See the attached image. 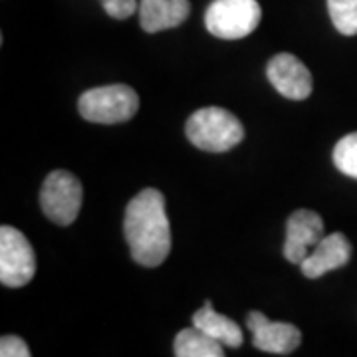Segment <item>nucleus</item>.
<instances>
[{
	"instance_id": "1",
	"label": "nucleus",
	"mask_w": 357,
	"mask_h": 357,
	"mask_svg": "<svg viewBox=\"0 0 357 357\" xmlns=\"http://www.w3.org/2000/svg\"><path fill=\"white\" fill-rule=\"evenodd\" d=\"M123 234L131 258L137 264L155 268L165 262L171 252V227L163 192L149 187L129 201L123 217Z\"/></svg>"
},
{
	"instance_id": "2",
	"label": "nucleus",
	"mask_w": 357,
	"mask_h": 357,
	"mask_svg": "<svg viewBox=\"0 0 357 357\" xmlns=\"http://www.w3.org/2000/svg\"><path fill=\"white\" fill-rule=\"evenodd\" d=\"M187 139L208 153H225L244 139L243 123L222 107L197 109L185 126Z\"/></svg>"
},
{
	"instance_id": "3",
	"label": "nucleus",
	"mask_w": 357,
	"mask_h": 357,
	"mask_svg": "<svg viewBox=\"0 0 357 357\" xmlns=\"http://www.w3.org/2000/svg\"><path fill=\"white\" fill-rule=\"evenodd\" d=\"M77 109L82 117L91 123H103V126L123 123L137 114L139 96L135 89L123 84L102 86L84 91L77 102Z\"/></svg>"
},
{
	"instance_id": "4",
	"label": "nucleus",
	"mask_w": 357,
	"mask_h": 357,
	"mask_svg": "<svg viewBox=\"0 0 357 357\" xmlns=\"http://www.w3.org/2000/svg\"><path fill=\"white\" fill-rule=\"evenodd\" d=\"M262 20V8L256 0H215L206 13V30L222 40H238L252 34Z\"/></svg>"
},
{
	"instance_id": "5",
	"label": "nucleus",
	"mask_w": 357,
	"mask_h": 357,
	"mask_svg": "<svg viewBox=\"0 0 357 357\" xmlns=\"http://www.w3.org/2000/svg\"><path fill=\"white\" fill-rule=\"evenodd\" d=\"M84 189L76 175L70 171H52L40 189V206L52 222L68 227L79 215Z\"/></svg>"
},
{
	"instance_id": "6",
	"label": "nucleus",
	"mask_w": 357,
	"mask_h": 357,
	"mask_svg": "<svg viewBox=\"0 0 357 357\" xmlns=\"http://www.w3.org/2000/svg\"><path fill=\"white\" fill-rule=\"evenodd\" d=\"M36 274L34 248L14 227L0 229V282L8 288H22Z\"/></svg>"
},
{
	"instance_id": "7",
	"label": "nucleus",
	"mask_w": 357,
	"mask_h": 357,
	"mask_svg": "<svg viewBox=\"0 0 357 357\" xmlns=\"http://www.w3.org/2000/svg\"><path fill=\"white\" fill-rule=\"evenodd\" d=\"M321 238H324V220L318 213L310 208L294 211L286 225V243H284L286 260L300 266Z\"/></svg>"
},
{
	"instance_id": "8",
	"label": "nucleus",
	"mask_w": 357,
	"mask_h": 357,
	"mask_svg": "<svg viewBox=\"0 0 357 357\" xmlns=\"http://www.w3.org/2000/svg\"><path fill=\"white\" fill-rule=\"evenodd\" d=\"M246 326L252 332V345L260 351L290 356L302 344V332L286 321H270L262 312H250Z\"/></svg>"
},
{
	"instance_id": "9",
	"label": "nucleus",
	"mask_w": 357,
	"mask_h": 357,
	"mask_svg": "<svg viewBox=\"0 0 357 357\" xmlns=\"http://www.w3.org/2000/svg\"><path fill=\"white\" fill-rule=\"evenodd\" d=\"M266 76L274 89L288 100H306L314 89L306 64L288 52H282L268 62Z\"/></svg>"
},
{
	"instance_id": "10",
	"label": "nucleus",
	"mask_w": 357,
	"mask_h": 357,
	"mask_svg": "<svg viewBox=\"0 0 357 357\" xmlns=\"http://www.w3.org/2000/svg\"><path fill=\"white\" fill-rule=\"evenodd\" d=\"M351 258V244L345 238V234L342 232H333L324 236L318 243V246L306 256V260L300 264L302 274L316 280L319 276L332 272L335 268L345 266Z\"/></svg>"
},
{
	"instance_id": "11",
	"label": "nucleus",
	"mask_w": 357,
	"mask_h": 357,
	"mask_svg": "<svg viewBox=\"0 0 357 357\" xmlns=\"http://www.w3.org/2000/svg\"><path fill=\"white\" fill-rule=\"evenodd\" d=\"M189 14V0H139V24L147 34L177 28Z\"/></svg>"
},
{
	"instance_id": "12",
	"label": "nucleus",
	"mask_w": 357,
	"mask_h": 357,
	"mask_svg": "<svg viewBox=\"0 0 357 357\" xmlns=\"http://www.w3.org/2000/svg\"><path fill=\"white\" fill-rule=\"evenodd\" d=\"M192 326H197L199 330L206 332L211 337L218 340L220 344L227 345V347H241L244 342V333L241 330V326L230 318H227V316L215 312L213 304L208 300L204 302V306L199 312H195Z\"/></svg>"
},
{
	"instance_id": "13",
	"label": "nucleus",
	"mask_w": 357,
	"mask_h": 357,
	"mask_svg": "<svg viewBox=\"0 0 357 357\" xmlns=\"http://www.w3.org/2000/svg\"><path fill=\"white\" fill-rule=\"evenodd\" d=\"M225 345L197 326L185 328L177 333L173 351L177 357H222Z\"/></svg>"
},
{
	"instance_id": "14",
	"label": "nucleus",
	"mask_w": 357,
	"mask_h": 357,
	"mask_svg": "<svg viewBox=\"0 0 357 357\" xmlns=\"http://www.w3.org/2000/svg\"><path fill=\"white\" fill-rule=\"evenodd\" d=\"M333 26L344 36L357 34V0H328Z\"/></svg>"
},
{
	"instance_id": "15",
	"label": "nucleus",
	"mask_w": 357,
	"mask_h": 357,
	"mask_svg": "<svg viewBox=\"0 0 357 357\" xmlns=\"http://www.w3.org/2000/svg\"><path fill=\"white\" fill-rule=\"evenodd\" d=\"M333 163L340 173L357 178V131L337 141L333 149Z\"/></svg>"
},
{
	"instance_id": "16",
	"label": "nucleus",
	"mask_w": 357,
	"mask_h": 357,
	"mask_svg": "<svg viewBox=\"0 0 357 357\" xmlns=\"http://www.w3.org/2000/svg\"><path fill=\"white\" fill-rule=\"evenodd\" d=\"M103 10L109 14L115 20H126L133 16L135 10H139L137 0H102Z\"/></svg>"
},
{
	"instance_id": "17",
	"label": "nucleus",
	"mask_w": 357,
	"mask_h": 357,
	"mask_svg": "<svg viewBox=\"0 0 357 357\" xmlns=\"http://www.w3.org/2000/svg\"><path fill=\"white\" fill-rule=\"evenodd\" d=\"M0 356L2 357H30V349L22 337L18 335H2L0 340Z\"/></svg>"
}]
</instances>
